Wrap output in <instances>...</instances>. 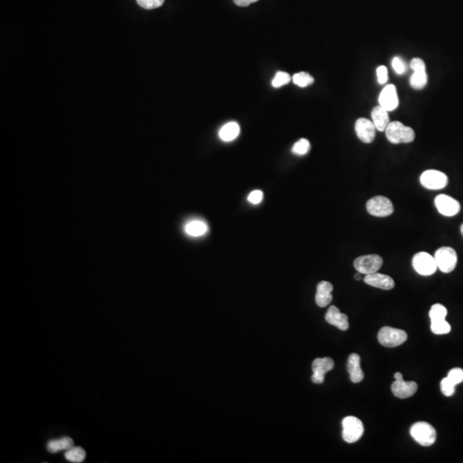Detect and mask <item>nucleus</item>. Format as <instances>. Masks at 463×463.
<instances>
[{
	"instance_id": "obj_1",
	"label": "nucleus",
	"mask_w": 463,
	"mask_h": 463,
	"mask_svg": "<svg viewBox=\"0 0 463 463\" xmlns=\"http://www.w3.org/2000/svg\"><path fill=\"white\" fill-rule=\"evenodd\" d=\"M386 138L391 144H409L414 140L415 133L411 127L399 121L389 123L385 130Z\"/></svg>"
},
{
	"instance_id": "obj_2",
	"label": "nucleus",
	"mask_w": 463,
	"mask_h": 463,
	"mask_svg": "<svg viewBox=\"0 0 463 463\" xmlns=\"http://www.w3.org/2000/svg\"><path fill=\"white\" fill-rule=\"evenodd\" d=\"M410 434L419 445L428 447L433 445L437 438L434 427L426 422H417L410 428Z\"/></svg>"
},
{
	"instance_id": "obj_3",
	"label": "nucleus",
	"mask_w": 463,
	"mask_h": 463,
	"mask_svg": "<svg viewBox=\"0 0 463 463\" xmlns=\"http://www.w3.org/2000/svg\"><path fill=\"white\" fill-rule=\"evenodd\" d=\"M364 434V425L360 419L347 416L342 420V438L345 442L353 444L359 441Z\"/></svg>"
},
{
	"instance_id": "obj_4",
	"label": "nucleus",
	"mask_w": 463,
	"mask_h": 463,
	"mask_svg": "<svg viewBox=\"0 0 463 463\" xmlns=\"http://www.w3.org/2000/svg\"><path fill=\"white\" fill-rule=\"evenodd\" d=\"M378 339L379 343L385 347H395L407 341V334L402 329L384 327L379 330Z\"/></svg>"
},
{
	"instance_id": "obj_5",
	"label": "nucleus",
	"mask_w": 463,
	"mask_h": 463,
	"mask_svg": "<svg viewBox=\"0 0 463 463\" xmlns=\"http://www.w3.org/2000/svg\"><path fill=\"white\" fill-rule=\"evenodd\" d=\"M412 264L415 271L424 276H432L438 269L434 257L425 251L415 254L412 260Z\"/></svg>"
},
{
	"instance_id": "obj_6",
	"label": "nucleus",
	"mask_w": 463,
	"mask_h": 463,
	"mask_svg": "<svg viewBox=\"0 0 463 463\" xmlns=\"http://www.w3.org/2000/svg\"><path fill=\"white\" fill-rule=\"evenodd\" d=\"M367 212L376 217H387L394 212L391 201L384 196H376L366 203Z\"/></svg>"
},
{
	"instance_id": "obj_7",
	"label": "nucleus",
	"mask_w": 463,
	"mask_h": 463,
	"mask_svg": "<svg viewBox=\"0 0 463 463\" xmlns=\"http://www.w3.org/2000/svg\"><path fill=\"white\" fill-rule=\"evenodd\" d=\"M434 258L438 265V269L443 273H451L457 266V254L453 248L444 246L439 248L435 252Z\"/></svg>"
},
{
	"instance_id": "obj_8",
	"label": "nucleus",
	"mask_w": 463,
	"mask_h": 463,
	"mask_svg": "<svg viewBox=\"0 0 463 463\" xmlns=\"http://www.w3.org/2000/svg\"><path fill=\"white\" fill-rule=\"evenodd\" d=\"M383 263L384 260L379 255L371 254L357 257L354 260V265L358 272L364 275H369L378 272V270L382 267Z\"/></svg>"
},
{
	"instance_id": "obj_9",
	"label": "nucleus",
	"mask_w": 463,
	"mask_h": 463,
	"mask_svg": "<svg viewBox=\"0 0 463 463\" xmlns=\"http://www.w3.org/2000/svg\"><path fill=\"white\" fill-rule=\"evenodd\" d=\"M420 183L428 190H441L447 186L448 177L438 170H426L420 176Z\"/></svg>"
},
{
	"instance_id": "obj_10",
	"label": "nucleus",
	"mask_w": 463,
	"mask_h": 463,
	"mask_svg": "<svg viewBox=\"0 0 463 463\" xmlns=\"http://www.w3.org/2000/svg\"><path fill=\"white\" fill-rule=\"evenodd\" d=\"M434 203L438 212L443 216L451 217L460 212V203L448 195H438Z\"/></svg>"
},
{
	"instance_id": "obj_11",
	"label": "nucleus",
	"mask_w": 463,
	"mask_h": 463,
	"mask_svg": "<svg viewBox=\"0 0 463 463\" xmlns=\"http://www.w3.org/2000/svg\"><path fill=\"white\" fill-rule=\"evenodd\" d=\"M335 366L334 360L329 358H317L313 361L312 371L313 375L311 376V381L314 384L320 385L324 381V376L326 373L331 371Z\"/></svg>"
},
{
	"instance_id": "obj_12",
	"label": "nucleus",
	"mask_w": 463,
	"mask_h": 463,
	"mask_svg": "<svg viewBox=\"0 0 463 463\" xmlns=\"http://www.w3.org/2000/svg\"><path fill=\"white\" fill-rule=\"evenodd\" d=\"M375 125L373 121L365 118H360L355 123V132L360 141L365 144L373 143L376 136Z\"/></svg>"
},
{
	"instance_id": "obj_13",
	"label": "nucleus",
	"mask_w": 463,
	"mask_h": 463,
	"mask_svg": "<svg viewBox=\"0 0 463 463\" xmlns=\"http://www.w3.org/2000/svg\"><path fill=\"white\" fill-rule=\"evenodd\" d=\"M379 106L387 110L388 112H391L396 109L399 105L397 92L394 85L389 84L385 86L384 89L381 91L379 95Z\"/></svg>"
},
{
	"instance_id": "obj_14",
	"label": "nucleus",
	"mask_w": 463,
	"mask_h": 463,
	"mask_svg": "<svg viewBox=\"0 0 463 463\" xmlns=\"http://www.w3.org/2000/svg\"><path fill=\"white\" fill-rule=\"evenodd\" d=\"M418 389V385L416 383L407 382L401 380H395L391 385V390L394 396L400 399H407L413 396Z\"/></svg>"
},
{
	"instance_id": "obj_15",
	"label": "nucleus",
	"mask_w": 463,
	"mask_h": 463,
	"mask_svg": "<svg viewBox=\"0 0 463 463\" xmlns=\"http://www.w3.org/2000/svg\"><path fill=\"white\" fill-rule=\"evenodd\" d=\"M364 282H366L367 285L380 288L383 290H391L394 287L393 278L389 276L380 274V273L375 272L366 275V277L364 278Z\"/></svg>"
},
{
	"instance_id": "obj_16",
	"label": "nucleus",
	"mask_w": 463,
	"mask_h": 463,
	"mask_svg": "<svg viewBox=\"0 0 463 463\" xmlns=\"http://www.w3.org/2000/svg\"><path fill=\"white\" fill-rule=\"evenodd\" d=\"M325 320L329 324L337 327L341 330H347L349 328L348 317L344 313H341L337 307L332 306L325 315Z\"/></svg>"
},
{
	"instance_id": "obj_17",
	"label": "nucleus",
	"mask_w": 463,
	"mask_h": 463,
	"mask_svg": "<svg viewBox=\"0 0 463 463\" xmlns=\"http://www.w3.org/2000/svg\"><path fill=\"white\" fill-rule=\"evenodd\" d=\"M333 285L329 282H319L316 288V303L319 307H325L331 303Z\"/></svg>"
},
{
	"instance_id": "obj_18",
	"label": "nucleus",
	"mask_w": 463,
	"mask_h": 463,
	"mask_svg": "<svg viewBox=\"0 0 463 463\" xmlns=\"http://www.w3.org/2000/svg\"><path fill=\"white\" fill-rule=\"evenodd\" d=\"M347 372L350 375V380L354 384H359L364 379L363 371L360 367V357L359 354H352L347 360Z\"/></svg>"
},
{
	"instance_id": "obj_19",
	"label": "nucleus",
	"mask_w": 463,
	"mask_h": 463,
	"mask_svg": "<svg viewBox=\"0 0 463 463\" xmlns=\"http://www.w3.org/2000/svg\"><path fill=\"white\" fill-rule=\"evenodd\" d=\"M388 113V111L383 108L381 106L373 108V112H372V119H373V124L375 125L376 129L379 132H385V130L390 123Z\"/></svg>"
},
{
	"instance_id": "obj_20",
	"label": "nucleus",
	"mask_w": 463,
	"mask_h": 463,
	"mask_svg": "<svg viewBox=\"0 0 463 463\" xmlns=\"http://www.w3.org/2000/svg\"><path fill=\"white\" fill-rule=\"evenodd\" d=\"M74 446V442L69 437H63L58 439H52L47 443V451L50 453H58L60 451H66Z\"/></svg>"
},
{
	"instance_id": "obj_21",
	"label": "nucleus",
	"mask_w": 463,
	"mask_h": 463,
	"mask_svg": "<svg viewBox=\"0 0 463 463\" xmlns=\"http://www.w3.org/2000/svg\"><path fill=\"white\" fill-rule=\"evenodd\" d=\"M208 229L206 223L200 220H193L186 223L185 226V232L191 237L203 236L208 232Z\"/></svg>"
},
{
	"instance_id": "obj_22",
	"label": "nucleus",
	"mask_w": 463,
	"mask_h": 463,
	"mask_svg": "<svg viewBox=\"0 0 463 463\" xmlns=\"http://www.w3.org/2000/svg\"><path fill=\"white\" fill-rule=\"evenodd\" d=\"M239 131L240 129L238 123H228L220 130L219 137L223 141L231 142L238 137Z\"/></svg>"
},
{
	"instance_id": "obj_23",
	"label": "nucleus",
	"mask_w": 463,
	"mask_h": 463,
	"mask_svg": "<svg viewBox=\"0 0 463 463\" xmlns=\"http://www.w3.org/2000/svg\"><path fill=\"white\" fill-rule=\"evenodd\" d=\"M65 457L66 460L69 461L71 463H82L86 458V452L82 448L73 446L70 450L66 451Z\"/></svg>"
},
{
	"instance_id": "obj_24",
	"label": "nucleus",
	"mask_w": 463,
	"mask_h": 463,
	"mask_svg": "<svg viewBox=\"0 0 463 463\" xmlns=\"http://www.w3.org/2000/svg\"><path fill=\"white\" fill-rule=\"evenodd\" d=\"M427 74L426 72H413V75L410 77V85L413 87L414 89H422L426 87L427 83Z\"/></svg>"
},
{
	"instance_id": "obj_25",
	"label": "nucleus",
	"mask_w": 463,
	"mask_h": 463,
	"mask_svg": "<svg viewBox=\"0 0 463 463\" xmlns=\"http://www.w3.org/2000/svg\"><path fill=\"white\" fill-rule=\"evenodd\" d=\"M431 329L435 335H446L451 330L450 323L445 319L431 321Z\"/></svg>"
},
{
	"instance_id": "obj_26",
	"label": "nucleus",
	"mask_w": 463,
	"mask_h": 463,
	"mask_svg": "<svg viewBox=\"0 0 463 463\" xmlns=\"http://www.w3.org/2000/svg\"><path fill=\"white\" fill-rule=\"evenodd\" d=\"M447 313V309L445 306H443L441 304H435L431 307V310L429 311V316L431 318V321H438V320L445 319Z\"/></svg>"
},
{
	"instance_id": "obj_27",
	"label": "nucleus",
	"mask_w": 463,
	"mask_h": 463,
	"mask_svg": "<svg viewBox=\"0 0 463 463\" xmlns=\"http://www.w3.org/2000/svg\"><path fill=\"white\" fill-rule=\"evenodd\" d=\"M293 81L294 84L298 85L299 87L305 88L309 85L312 84L314 82V78L307 72H299V73L294 74L293 77Z\"/></svg>"
},
{
	"instance_id": "obj_28",
	"label": "nucleus",
	"mask_w": 463,
	"mask_h": 463,
	"mask_svg": "<svg viewBox=\"0 0 463 463\" xmlns=\"http://www.w3.org/2000/svg\"><path fill=\"white\" fill-rule=\"evenodd\" d=\"M310 148V142L308 141L307 139L302 138L301 140H299L297 143H295L294 147L292 149V151H293V153L298 154V155H304V154H306L309 152Z\"/></svg>"
},
{
	"instance_id": "obj_29",
	"label": "nucleus",
	"mask_w": 463,
	"mask_h": 463,
	"mask_svg": "<svg viewBox=\"0 0 463 463\" xmlns=\"http://www.w3.org/2000/svg\"><path fill=\"white\" fill-rule=\"evenodd\" d=\"M291 81V77L287 72H278L276 74L272 81L273 87L278 88L282 87L283 85L288 84Z\"/></svg>"
},
{
	"instance_id": "obj_30",
	"label": "nucleus",
	"mask_w": 463,
	"mask_h": 463,
	"mask_svg": "<svg viewBox=\"0 0 463 463\" xmlns=\"http://www.w3.org/2000/svg\"><path fill=\"white\" fill-rule=\"evenodd\" d=\"M456 386L457 385H455L454 383L451 382V380L448 378H445V379H443L441 384H440L442 393L445 394V396H448V397L452 396L455 394Z\"/></svg>"
},
{
	"instance_id": "obj_31",
	"label": "nucleus",
	"mask_w": 463,
	"mask_h": 463,
	"mask_svg": "<svg viewBox=\"0 0 463 463\" xmlns=\"http://www.w3.org/2000/svg\"><path fill=\"white\" fill-rule=\"evenodd\" d=\"M164 1L165 0H137V3L144 9H153L161 6Z\"/></svg>"
},
{
	"instance_id": "obj_32",
	"label": "nucleus",
	"mask_w": 463,
	"mask_h": 463,
	"mask_svg": "<svg viewBox=\"0 0 463 463\" xmlns=\"http://www.w3.org/2000/svg\"><path fill=\"white\" fill-rule=\"evenodd\" d=\"M447 378L451 380V382L454 383L455 385H460L461 383L463 382V370L461 368H454V369L451 370L448 374Z\"/></svg>"
},
{
	"instance_id": "obj_33",
	"label": "nucleus",
	"mask_w": 463,
	"mask_h": 463,
	"mask_svg": "<svg viewBox=\"0 0 463 463\" xmlns=\"http://www.w3.org/2000/svg\"><path fill=\"white\" fill-rule=\"evenodd\" d=\"M392 67L398 75H402L406 72V65L399 57H394L392 60Z\"/></svg>"
},
{
	"instance_id": "obj_34",
	"label": "nucleus",
	"mask_w": 463,
	"mask_h": 463,
	"mask_svg": "<svg viewBox=\"0 0 463 463\" xmlns=\"http://www.w3.org/2000/svg\"><path fill=\"white\" fill-rule=\"evenodd\" d=\"M411 69L413 70V72H426V64L421 59L419 58H414L411 61L410 64Z\"/></svg>"
},
{
	"instance_id": "obj_35",
	"label": "nucleus",
	"mask_w": 463,
	"mask_h": 463,
	"mask_svg": "<svg viewBox=\"0 0 463 463\" xmlns=\"http://www.w3.org/2000/svg\"><path fill=\"white\" fill-rule=\"evenodd\" d=\"M377 75H378V81L380 84H385L386 81H388V70L385 66H379L377 69Z\"/></svg>"
},
{
	"instance_id": "obj_36",
	"label": "nucleus",
	"mask_w": 463,
	"mask_h": 463,
	"mask_svg": "<svg viewBox=\"0 0 463 463\" xmlns=\"http://www.w3.org/2000/svg\"><path fill=\"white\" fill-rule=\"evenodd\" d=\"M263 192L259 191V190H256V191L250 192L249 196H248L247 199L248 201L250 202V204H258L261 203V201L263 200Z\"/></svg>"
},
{
	"instance_id": "obj_37",
	"label": "nucleus",
	"mask_w": 463,
	"mask_h": 463,
	"mask_svg": "<svg viewBox=\"0 0 463 463\" xmlns=\"http://www.w3.org/2000/svg\"><path fill=\"white\" fill-rule=\"evenodd\" d=\"M258 0H233L235 4L238 6L246 7L250 5L251 3H256Z\"/></svg>"
},
{
	"instance_id": "obj_38",
	"label": "nucleus",
	"mask_w": 463,
	"mask_h": 463,
	"mask_svg": "<svg viewBox=\"0 0 463 463\" xmlns=\"http://www.w3.org/2000/svg\"><path fill=\"white\" fill-rule=\"evenodd\" d=\"M394 378L395 380H401V379H403V376L401 373H394Z\"/></svg>"
},
{
	"instance_id": "obj_39",
	"label": "nucleus",
	"mask_w": 463,
	"mask_h": 463,
	"mask_svg": "<svg viewBox=\"0 0 463 463\" xmlns=\"http://www.w3.org/2000/svg\"><path fill=\"white\" fill-rule=\"evenodd\" d=\"M354 279L357 280V281H360L361 280V273H358L355 276H354Z\"/></svg>"
},
{
	"instance_id": "obj_40",
	"label": "nucleus",
	"mask_w": 463,
	"mask_h": 463,
	"mask_svg": "<svg viewBox=\"0 0 463 463\" xmlns=\"http://www.w3.org/2000/svg\"><path fill=\"white\" fill-rule=\"evenodd\" d=\"M461 232H462V234H463V225L461 226Z\"/></svg>"
}]
</instances>
